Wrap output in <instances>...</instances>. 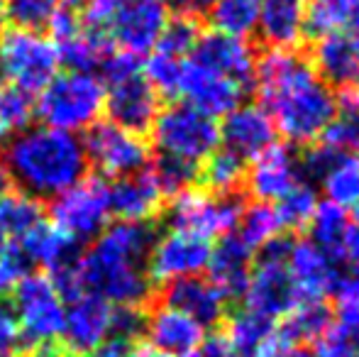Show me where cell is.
I'll use <instances>...</instances> for the list:
<instances>
[{
    "mask_svg": "<svg viewBox=\"0 0 359 357\" xmlns=\"http://www.w3.org/2000/svg\"><path fill=\"white\" fill-rule=\"evenodd\" d=\"M262 108L291 144H316L337 113L332 88L296 49H269L255 64Z\"/></svg>",
    "mask_w": 359,
    "mask_h": 357,
    "instance_id": "1",
    "label": "cell"
},
{
    "mask_svg": "<svg viewBox=\"0 0 359 357\" xmlns=\"http://www.w3.org/2000/svg\"><path fill=\"white\" fill-rule=\"evenodd\" d=\"M154 223L115 220L83 250L79 262L81 294L98 296L110 306H142L151 301L147 264L156 243Z\"/></svg>",
    "mask_w": 359,
    "mask_h": 357,
    "instance_id": "2",
    "label": "cell"
},
{
    "mask_svg": "<svg viewBox=\"0 0 359 357\" xmlns=\"http://www.w3.org/2000/svg\"><path fill=\"white\" fill-rule=\"evenodd\" d=\"M0 159L15 191L34 201H52L86 179L88 157L81 137L54 128L15 133L0 147Z\"/></svg>",
    "mask_w": 359,
    "mask_h": 357,
    "instance_id": "3",
    "label": "cell"
},
{
    "mask_svg": "<svg viewBox=\"0 0 359 357\" xmlns=\"http://www.w3.org/2000/svg\"><path fill=\"white\" fill-rule=\"evenodd\" d=\"M81 20L108 34L118 49L142 57L156 47L171 18L161 0H93Z\"/></svg>",
    "mask_w": 359,
    "mask_h": 357,
    "instance_id": "4",
    "label": "cell"
},
{
    "mask_svg": "<svg viewBox=\"0 0 359 357\" xmlns=\"http://www.w3.org/2000/svg\"><path fill=\"white\" fill-rule=\"evenodd\" d=\"M105 105L103 81L93 74L67 72L54 76L42 90L39 100H34V115L44 123V128L64 130H88L98 123Z\"/></svg>",
    "mask_w": 359,
    "mask_h": 357,
    "instance_id": "5",
    "label": "cell"
},
{
    "mask_svg": "<svg viewBox=\"0 0 359 357\" xmlns=\"http://www.w3.org/2000/svg\"><path fill=\"white\" fill-rule=\"evenodd\" d=\"M149 133L159 152L186 159L196 167H201L220 144V125L215 118L189 103H171L161 108Z\"/></svg>",
    "mask_w": 359,
    "mask_h": 357,
    "instance_id": "6",
    "label": "cell"
},
{
    "mask_svg": "<svg viewBox=\"0 0 359 357\" xmlns=\"http://www.w3.org/2000/svg\"><path fill=\"white\" fill-rule=\"evenodd\" d=\"M59 57L52 39L27 29H10L0 37V74L13 86L37 93L57 76Z\"/></svg>",
    "mask_w": 359,
    "mask_h": 357,
    "instance_id": "7",
    "label": "cell"
},
{
    "mask_svg": "<svg viewBox=\"0 0 359 357\" xmlns=\"http://www.w3.org/2000/svg\"><path fill=\"white\" fill-rule=\"evenodd\" d=\"M20 328V348L54 340L64 330V306L47 274H29L10 291Z\"/></svg>",
    "mask_w": 359,
    "mask_h": 357,
    "instance_id": "8",
    "label": "cell"
},
{
    "mask_svg": "<svg viewBox=\"0 0 359 357\" xmlns=\"http://www.w3.org/2000/svg\"><path fill=\"white\" fill-rule=\"evenodd\" d=\"M52 220L62 233L74 238L76 243H93L105 228L110 218L108 184L100 177L81 179L69 191L52 198L49 206Z\"/></svg>",
    "mask_w": 359,
    "mask_h": 357,
    "instance_id": "9",
    "label": "cell"
},
{
    "mask_svg": "<svg viewBox=\"0 0 359 357\" xmlns=\"http://www.w3.org/2000/svg\"><path fill=\"white\" fill-rule=\"evenodd\" d=\"M259 252L262 257L252 267L247 289L242 294L245 309L266 316L271 321H279L298 304V294L293 289L291 274L286 267L288 240L276 238Z\"/></svg>",
    "mask_w": 359,
    "mask_h": 357,
    "instance_id": "10",
    "label": "cell"
},
{
    "mask_svg": "<svg viewBox=\"0 0 359 357\" xmlns=\"http://www.w3.org/2000/svg\"><path fill=\"white\" fill-rule=\"evenodd\" d=\"M242 201L237 196H213L208 191H184L174 196L166 210L171 230L213 240L235 233L242 215Z\"/></svg>",
    "mask_w": 359,
    "mask_h": 357,
    "instance_id": "11",
    "label": "cell"
},
{
    "mask_svg": "<svg viewBox=\"0 0 359 357\" xmlns=\"http://www.w3.org/2000/svg\"><path fill=\"white\" fill-rule=\"evenodd\" d=\"M83 149L88 167L98 169L100 179H123L149 167V144L140 135L120 130L110 120L93 123L83 135Z\"/></svg>",
    "mask_w": 359,
    "mask_h": 357,
    "instance_id": "12",
    "label": "cell"
},
{
    "mask_svg": "<svg viewBox=\"0 0 359 357\" xmlns=\"http://www.w3.org/2000/svg\"><path fill=\"white\" fill-rule=\"evenodd\" d=\"M213 243L198 235L184 233V230H169L161 238H156L154 250L149 255V271L151 284H169L174 279L201 274L210 262Z\"/></svg>",
    "mask_w": 359,
    "mask_h": 357,
    "instance_id": "13",
    "label": "cell"
},
{
    "mask_svg": "<svg viewBox=\"0 0 359 357\" xmlns=\"http://www.w3.org/2000/svg\"><path fill=\"white\" fill-rule=\"evenodd\" d=\"M242 93L245 88L240 83L194 62L191 57L181 62L176 95H184V103L194 105L201 113L210 115V118H217V115L225 118L230 110H235L242 103Z\"/></svg>",
    "mask_w": 359,
    "mask_h": 357,
    "instance_id": "14",
    "label": "cell"
},
{
    "mask_svg": "<svg viewBox=\"0 0 359 357\" xmlns=\"http://www.w3.org/2000/svg\"><path fill=\"white\" fill-rule=\"evenodd\" d=\"M286 267L298 301H325L340 284L337 262L306 238L288 243Z\"/></svg>",
    "mask_w": 359,
    "mask_h": 357,
    "instance_id": "15",
    "label": "cell"
},
{
    "mask_svg": "<svg viewBox=\"0 0 359 357\" xmlns=\"http://www.w3.org/2000/svg\"><path fill=\"white\" fill-rule=\"evenodd\" d=\"M105 110L108 120L118 125L120 130H128L133 135L142 137L149 133L159 115V93L147 83L142 74L133 79H125L120 83H113L105 93Z\"/></svg>",
    "mask_w": 359,
    "mask_h": 357,
    "instance_id": "16",
    "label": "cell"
},
{
    "mask_svg": "<svg viewBox=\"0 0 359 357\" xmlns=\"http://www.w3.org/2000/svg\"><path fill=\"white\" fill-rule=\"evenodd\" d=\"M220 142L225 144L227 152L237 154L245 162H252L264 149L276 144V128L262 105L240 103L222 118Z\"/></svg>",
    "mask_w": 359,
    "mask_h": 357,
    "instance_id": "17",
    "label": "cell"
},
{
    "mask_svg": "<svg viewBox=\"0 0 359 357\" xmlns=\"http://www.w3.org/2000/svg\"><path fill=\"white\" fill-rule=\"evenodd\" d=\"M245 184L259 203L274 206L293 186L301 184V159L286 144H271L259 157L252 159Z\"/></svg>",
    "mask_w": 359,
    "mask_h": 357,
    "instance_id": "18",
    "label": "cell"
},
{
    "mask_svg": "<svg viewBox=\"0 0 359 357\" xmlns=\"http://www.w3.org/2000/svg\"><path fill=\"white\" fill-rule=\"evenodd\" d=\"M156 304L181 311L189 318H194L201 328L217 325L225 318L227 311V299L220 294V289L201 274L184 276V279H174L169 284H164Z\"/></svg>",
    "mask_w": 359,
    "mask_h": 357,
    "instance_id": "19",
    "label": "cell"
},
{
    "mask_svg": "<svg viewBox=\"0 0 359 357\" xmlns=\"http://www.w3.org/2000/svg\"><path fill=\"white\" fill-rule=\"evenodd\" d=\"M110 314L113 306L98 296L81 294L69 301L64 311V345L76 357H90L110 333Z\"/></svg>",
    "mask_w": 359,
    "mask_h": 357,
    "instance_id": "20",
    "label": "cell"
},
{
    "mask_svg": "<svg viewBox=\"0 0 359 357\" xmlns=\"http://www.w3.org/2000/svg\"><path fill=\"white\" fill-rule=\"evenodd\" d=\"M191 59L222 74L230 81L240 83L242 88H247L255 81L257 57L247 39L230 37V34L215 32V29L203 32L191 52Z\"/></svg>",
    "mask_w": 359,
    "mask_h": 357,
    "instance_id": "21",
    "label": "cell"
},
{
    "mask_svg": "<svg viewBox=\"0 0 359 357\" xmlns=\"http://www.w3.org/2000/svg\"><path fill=\"white\" fill-rule=\"evenodd\" d=\"M222 338L232 357H284L291 353L281 343L276 321L247 309L227 318Z\"/></svg>",
    "mask_w": 359,
    "mask_h": 357,
    "instance_id": "22",
    "label": "cell"
},
{
    "mask_svg": "<svg viewBox=\"0 0 359 357\" xmlns=\"http://www.w3.org/2000/svg\"><path fill=\"white\" fill-rule=\"evenodd\" d=\"M144 338L151 348L161 350V353L184 357L203 343L205 328H201L194 318H189L181 311L151 301L149 311H147Z\"/></svg>",
    "mask_w": 359,
    "mask_h": 357,
    "instance_id": "23",
    "label": "cell"
},
{
    "mask_svg": "<svg viewBox=\"0 0 359 357\" xmlns=\"http://www.w3.org/2000/svg\"><path fill=\"white\" fill-rule=\"evenodd\" d=\"M108 198L110 215L128 223H154L164 210V196L147 169L133 177L115 179L108 186Z\"/></svg>",
    "mask_w": 359,
    "mask_h": 357,
    "instance_id": "24",
    "label": "cell"
},
{
    "mask_svg": "<svg viewBox=\"0 0 359 357\" xmlns=\"http://www.w3.org/2000/svg\"><path fill=\"white\" fill-rule=\"evenodd\" d=\"M252 267H255V252L235 233H230L217 243V248H213L205 269H208V279L230 301L245 294Z\"/></svg>",
    "mask_w": 359,
    "mask_h": 357,
    "instance_id": "25",
    "label": "cell"
},
{
    "mask_svg": "<svg viewBox=\"0 0 359 357\" xmlns=\"http://www.w3.org/2000/svg\"><path fill=\"white\" fill-rule=\"evenodd\" d=\"M257 32L269 49H296L306 37V0H264Z\"/></svg>",
    "mask_w": 359,
    "mask_h": 357,
    "instance_id": "26",
    "label": "cell"
},
{
    "mask_svg": "<svg viewBox=\"0 0 359 357\" xmlns=\"http://www.w3.org/2000/svg\"><path fill=\"white\" fill-rule=\"evenodd\" d=\"M316 74L337 88L359 86V57L352 47L350 34H325L318 37L311 59Z\"/></svg>",
    "mask_w": 359,
    "mask_h": 357,
    "instance_id": "27",
    "label": "cell"
},
{
    "mask_svg": "<svg viewBox=\"0 0 359 357\" xmlns=\"http://www.w3.org/2000/svg\"><path fill=\"white\" fill-rule=\"evenodd\" d=\"M330 325V311L325 301H298L281 318V323H276V328L281 343L288 350H296L306 343H316Z\"/></svg>",
    "mask_w": 359,
    "mask_h": 357,
    "instance_id": "28",
    "label": "cell"
},
{
    "mask_svg": "<svg viewBox=\"0 0 359 357\" xmlns=\"http://www.w3.org/2000/svg\"><path fill=\"white\" fill-rule=\"evenodd\" d=\"M337 113L318 142L337 154H359V86L342 88Z\"/></svg>",
    "mask_w": 359,
    "mask_h": 357,
    "instance_id": "29",
    "label": "cell"
},
{
    "mask_svg": "<svg viewBox=\"0 0 359 357\" xmlns=\"http://www.w3.org/2000/svg\"><path fill=\"white\" fill-rule=\"evenodd\" d=\"M359 29V0H311L306 3V32L316 37Z\"/></svg>",
    "mask_w": 359,
    "mask_h": 357,
    "instance_id": "30",
    "label": "cell"
},
{
    "mask_svg": "<svg viewBox=\"0 0 359 357\" xmlns=\"http://www.w3.org/2000/svg\"><path fill=\"white\" fill-rule=\"evenodd\" d=\"M350 215H347L345 208L330 203V201H320L313 213L311 223V243H316L318 248L325 255H330L335 262L342 260V245H345V235L350 230Z\"/></svg>",
    "mask_w": 359,
    "mask_h": 357,
    "instance_id": "31",
    "label": "cell"
},
{
    "mask_svg": "<svg viewBox=\"0 0 359 357\" xmlns=\"http://www.w3.org/2000/svg\"><path fill=\"white\" fill-rule=\"evenodd\" d=\"M247 162L227 149H215L198 167V181L213 196H235V191L245 184Z\"/></svg>",
    "mask_w": 359,
    "mask_h": 357,
    "instance_id": "32",
    "label": "cell"
},
{
    "mask_svg": "<svg viewBox=\"0 0 359 357\" xmlns=\"http://www.w3.org/2000/svg\"><path fill=\"white\" fill-rule=\"evenodd\" d=\"M262 5L264 0H215L208 10L210 25L215 32L247 39L252 32H257Z\"/></svg>",
    "mask_w": 359,
    "mask_h": 357,
    "instance_id": "33",
    "label": "cell"
},
{
    "mask_svg": "<svg viewBox=\"0 0 359 357\" xmlns=\"http://www.w3.org/2000/svg\"><path fill=\"white\" fill-rule=\"evenodd\" d=\"M325 201L352 208L359 201V154H337L320 177Z\"/></svg>",
    "mask_w": 359,
    "mask_h": 357,
    "instance_id": "34",
    "label": "cell"
},
{
    "mask_svg": "<svg viewBox=\"0 0 359 357\" xmlns=\"http://www.w3.org/2000/svg\"><path fill=\"white\" fill-rule=\"evenodd\" d=\"M281 233V223L276 208L271 203H259L255 201L252 206H245L240 215V223L235 228V235L252 250L259 252L269 243H274Z\"/></svg>",
    "mask_w": 359,
    "mask_h": 357,
    "instance_id": "35",
    "label": "cell"
},
{
    "mask_svg": "<svg viewBox=\"0 0 359 357\" xmlns=\"http://www.w3.org/2000/svg\"><path fill=\"white\" fill-rule=\"evenodd\" d=\"M44 220V208L39 201L10 189L0 196V225L10 238H22L27 230Z\"/></svg>",
    "mask_w": 359,
    "mask_h": 357,
    "instance_id": "36",
    "label": "cell"
},
{
    "mask_svg": "<svg viewBox=\"0 0 359 357\" xmlns=\"http://www.w3.org/2000/svg\"><path fill=\"white\" fill-rule=\"evenodd\" d=\"M149 164H151L149 174H151V179L156 181V186H159L164 198L166 196L174 198V196L184 194V191H189L191 186L198 181V167L186 162V159L159 152L154 157V162H149Z\"/></svg>",
    "mask_w": 359,
    "mask_h": 357,
    "instance_id": "37",
    "label": "cell"
},
{
    "mask_svg": "<svg viewBox=\"0 0 359 357\" xmlns=\"http://www.w3.org/2000/svg\"><path fill=\"white\" fill-rule=\"evenodd\" d=\"M318 203H320V201H318V194L311 184H306V181L296 184L284 196V198L274 203L276 215H279V223H281V230L308 228V223H311Z\"/></svg>",
    "mask_w": 359,
    "mask_h": 357,
    "instance_id": "38",
    "label": "cell"
},
{
    "mask_svg": "<svg viewBox=\"0 0 359 357\" xmlns=\"http://www.w3.org/2000/svg\"><path fill=\"white\" fill-rule=\"evenodd\" d=\"M201 34H203V29H201L198 18H194V15H176L174 20L166 22L154 52L174 59H189L196 42L201 39Z\"/></svg>",
    "mask_w": 359,
    "mask_h": 357,
    "instance_id": "39",
    "label": "cell"
},
{
    "mask_svg": "<svg viewBox=\"0 0 359 357\" xmlns=\"http://www.w3.org/2000/svg\"><path fill=\"white\" fill-rule=\"evenodd\" d=\"M34 118V98L27 90L13 86H0V130L5 135L22 133L32 125Z\"/></svg>",
    "mask_w": 359,
    "mask_h": 357,
    "instance_id": "40",
    "label": "cell"
},
{
    "mask_svg": "<svg viewBox=\"0 0 359 357\" xmlns=\"http://www.w3.org/2000/svg\"><path fill=\"white\" fill-rule=\"evenodd\" d=\"M57 10L59 0H5L8 20L15 25V29H27V32L47 29Z\"/></svg>",
    "mask_w": 359,
    "mask_h": 357,
    "instance_id": "41",
    "label": "cell"
},
{
    "mask_svg": "<svg viewBox=\"0 0 359 357\" xmlns=\"http://www.w3.org/2000/svg\"><path fill=\"white\" fill-rule=\"evenodd\" d=\"M181 62L184 59H174V57H166V54L154 52L147 59V64H142V76L156 93L171 98V95H176V88H179Z\"/></svg>",
    "mask_w": 359,
    "mask_h": 357,
    "instance_id": "42",
    "label": "cell"
},
{
    "mask_svg": "<svg viewBox=\"0 0 359 357\" xmlns=\"http://www.w3.org/2000/svg\"><path fill=\"white\" fill-rule=\"evenodd\" d=\"M335 294H337V304H335L337 328L359 348V286L352 284L347 276H340V284H337Z\"/></svg>",
    "mask_w": 359,
    "mask_h": 357,
    "instance_id": "43",
    "label": "cell"
},
{
    "mask_svg": "<svg viewBox=\"0 0 359 357\" xmlns=\"http://www.w3.org/2000/svg\"><path fill=\"white\" fill-rule=\"evenodd\" d=\"M29 274H34V262L20 248L18 240H13L0 255V294H10Z\"/></svg>",
    "mask_w": 359,
    "mask_h": 357,
    "instance_id": "44",
    "label": "cell"
},
{
    "mask_svg": "<svg viewBox=\"0 0 359 357\" xmlns=\"http://www.w3.org/2000/svg\"><path fill=\"white\" fill-rule=\"evenodd\" d=\"M137 74H142V62H140V57H135V54H130V52H123V49H118V47L105 57V62L100 64V69H98V79L108 83V86L125 81V79H133V76H137Z\"/></svg>",
    "mask_w": 359,
    "mask_h": 357,
    "instance_id": "45",
    "label": "cell"
},
{
    "mask_svg": "<svg viewBox=\"0 0 359 357\" xmlns=\"http://www.w3.org/2000/svg\"><path fill=\"white\" fill-rule=\"evenodd\" d=\"M20 348V328L15 318L13 301L8 294H0V357H10Z\"/></svg>",
    "mask_w": 359,
    "mask_h": 357,
    "instance_id": "46",
    "label": "cell"
},
{
    "mask_svg": "<svg viewBox=\"0 0 359 357\" xmlns=\"http://www.w3.org/2000/svg\"><path fill=\"white\" fill-rule=\"evenodd\" d=\"M357 345L342 333L337 325H330L320 338L316 340V357H350Z\"/></svg>",
    "mask_w": 359,
    "mask_h": 357,
    "instance_id": "47",
    "label": "cell"
},
{
    "mask_svg": "<svg viewBox=\"0 0 359 357\" xmlns=\"http://www.w3.org/2000/svg\"><path fill=\"white\" fill-rule=\"evenodd\" d=\"M184 357H232V355L222 335H210V338H203V343L198 348L186 353Z\"/></svg>",
    "mask_w": 359,
    "mask_h": 357,
    "instance_id": "48",
    "label": "cell"
},
{
    "mask_svg": "<svg viewBox=\"0 0 359 357\" xmlns=\"http://www.w3.org/2000/svg\"><path fill=\"white\" fill-rule=\"evenodd\" d=\"M161 3L166 8L176 10L179 15H194V18H198L201 13H208L215 0H161Z\"/></svg>",
    "mask_w": 359,
    "mask_h": 357,
    "instance_id": "49",
    "label": "cell"
},
{
    "mask_svg": "<svg viewBox=\"0 0 359 357\" xmlns=\"http://www.w3.org/2000/svg\"><path fill=\"white\" fill-rule=\"evenodd\" d=\"M130 357H171V355H166V353H161V350L151 348L149 343H137L133 348V353H130Z\"/></svg>",
    "mask_w": 359,
    "mask_h": 357,
    "instance_id": "50",
    "label": "cell"
},
{
    "mask_svg": "<svg viewBox=\"0 0 359 357\" xmlns=\"http://www.w3.org/2000/svg\"><path fill=\"white\" fill-rule=\"evenodd\" d=\"M10 189H13V184H10V177H8V172H5V167H3V159H0V196L8 194Z\"/></svg>",
    "mask_w": 359,
    "mask_h": 357,
    "instance_id": "51",
    "label": "cell"
},
{
    "mask_svg": "<svg viewBox=\"0 0 359 357\" xmlns=\"http://www.w3.org/2000/svg\"><path fill=\"white\" fill-rule=\"evenodd\" d=\"M90 3H93V0H67V5L72 10H76V13H79V10H86Z\"/></svg>",
    "mask_w": 359,
    "mask_h": 357,
    "instance_id": "52",
    "label": "cell"
},
{
    "mask_svg": "<svg viewBox=\"0 0 359 357\" xmlns=\"http://www.w3.org/2000/svg\"><path fill=\"white\" fill-rule=\"evenodd\" d=\"M5 25H8V15H5V0H0V37L5 32Z\"/></svg>",
    "mask_w": 359,
    "mask_h": 357,
    "instance_id": "53",
    "label": "cell"
},
{
    "mask_svg": "<svg viewBox=\"0 0 359 357\" xmlns=\"http://www.w3.org/2000/svg\"><path fill=\"white\" fill-rule=\"evenodd\" d=\"M284 357H316V355L306 353V350H301V348H296V350H291V353H286Z\"/></svg>",
    "mask_w": 359,
    "mask_h": 357,
    "instance_id": "54",
    "label": "cell"
},
{
    "mask_svg": "<svg viewBox=\"0 0 359 357\" xmlns=\"http://www.w3.org/2000/svg\"><path fill=\"white\" fill-rule=\"evenodd\" d=\"M5 248H8V233H5L3 225H0V255H3Z\"/></svg>",
    "mask_w": 359,
    "mask_h": 357,
    "instance_id": "55",
    "label": "cell"
},
{
    "mask_svg": "<svg viewBox=\"0 0 359 357\" xmlns=\"http://www.w3.org/2000/svg\"><path fill=\"white\" fill-rule=\"evenodd\" d=\"M352 47H355V52H357V57H359V29H355V34H352Z\"/></svg>",
    "mask_w": 359,
    "mask_h": 357,
    "instance_id": "56",
    "label": "cell"
},
{
    "mask_svg": "<svg viewBox=\"0 0 359 357\" xmlns=\"http://www.w3.org/2000/svg\"><path fill=\"white\" fill-rule=\"evenodd\" d=\"M352 210H355V218H357V223H359V201L355 206H352Z\"/></svg>",
    "mask_w": 359,
    "mask_h": 357,
    "instance_id": "57",
    "label": "cell"
},
{
    "mask_svg": "<svg viewBox=\"0 0 359 357\" xmlns=\"http://www.w3.org/2000/svg\"><path fill=\"white\" fill-rule=\"evenodd\" d=\"M350 357H359V348H357V350H355V353H352Z\"/></svg>",
    "mask_w": 359,
    "mask_h": 357,
    "instance_id": "58",
    "label": "cell"
},
{
    "mask_svg": "<svg viewBox=\"0 0 359 357\" xmlns=\"http://www.w3.org/2000/svg\"><path fill=\"white\" fill-rule=\"evenodd\" d=\"M0 86H3V74H0Z\"/></svg>",
    "mask_w": 359,
    "mask_h": 357,
    "instance_id": "59",
    "label": "cell"
}]
</instances>
